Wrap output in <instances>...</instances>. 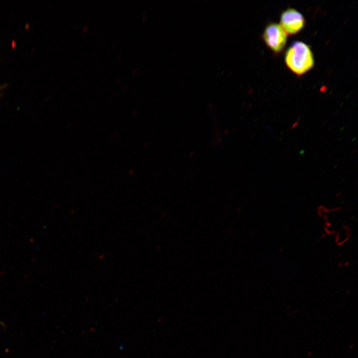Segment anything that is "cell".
<instances>
[{"mask_svg":"<svg viewBox=\"0 0 358 358\" xmlns=\"http://www.w3.org/2000/svg\"><path fill=\"white\" fill-rule=\"evenodd\" d=\"M0 324H2V325H3V324H2V323H1V322H0Z\"/></svg>","mask_w":358,"mask_h":358,"instance_id":"ba28073f","label":"cell"},{"mask_svg":"<svg viewBox=\"0 0 358 358\" xmlns=\"http://www.w3.org/2000/svg\"><path fill=\"white\" fill-rule=\"evenodd\" d=\"M280 21V26L286 34L290 35L299 32L305 25V20L303 15L292 8H287L281 13Z\"/></svg>","mask_w":358,"mask_h":358,"instance_id":"3957f363","label":"cell"},{"mask_svg":"<svg viewBox=\"0 0 358 358\" xmlns=\"http://www.w3.org/2000/svg\"><path fill=\"white\" fill-rule=\"evenodd\" d=\"M139 65L138 66V67H137V68H136V69H135V70H134L133 73V75H134L135 74H136V73H137L136 71L139 69Z\"/></svg>","mask_w":358,"mask_h":358,"instance_id":"8992f818","label":"cell"},{"mask_svg":"<svg viewBox=\"0 0 358 358\" xmlns=\"http://www.w3.org/2000/svg\"><path fill=\"white\" fill-rule=\"evenodd\" d=\"M298 124V122L296 121L295 122L290 128V129L291 130L293 128H294L295 126H296Z\"/></svg>","mask_w":358,"mask_h":358,"instance_id":"277c9868","label":"cell"},{"mask_svg":"<svg viewBox=\"0 0 358 358\" xmlns=\"http://www.w3.org/2000/svg\"><path fill=\"white\" fill-rule=\"evenodd\" d=\"M287 34L280 24L271 22L267 25L263 33V40L267 46L275 54L284 49L287 42Z\"/></svg>","mask_w":358,"mask_h":358,"instance_id":"7a4b0ae2","label":"cell"},{"mask_svg":"<svg viewBox=\"0 0 358 358\" xmlns=\"http://www.w3.org/2000/svg\"><path fill=\"white\" fill-rule=\"evenodd\" d=\"M287 68L300 76L310 71L314 65L313 53L308 45L303 42H293L287 48L284 56Z\"/></svg>","mask_w":358,"mask_h":358,"instance_id":"6da1fadb","label":"cell"},{"mask_svg":"<svg viewBox=\"0 0 358 358\" xmlns=\"http://www.w3.org/2000/svg\"><path fill=\"white\" fill-rule=\"evenodd\" d=\"M2 88V87H0V91L1 90Z\"/></svg>","mask_w":358,"mask_h":358,"instance_id":"52a82bcc","label":"cell"},{"mask_svg":"<svg viewBox=\"0 0 358 358\" xmlns=\"http://www.w3.org/2000/svg\"><path fill=\"white\" fill-rule=\"evenodd\" d=\"M85 30H86V31L88 30V26H86L83 27V28H82V32H86Z\"/></svg>","mask_w":358,"mask_h":358,"instance_id":"5b68a950","label":"cell"}]
</instances>
